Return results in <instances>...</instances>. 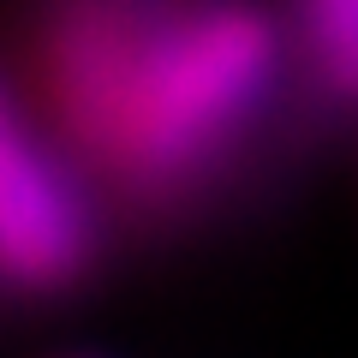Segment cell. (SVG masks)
<instances>
[{
	"label": "cell",
	"instance_id": "2",
	"mask_svg": "<svg viewBox=\"0 0 358 358\" xmlns=\"http://www.w3.org/2000/svg\"><path fill=\"white\" fill-rule=\"evenodd\" d=\"M96 263V192L0 78V293H72Z\"/></svg>",
	"mask_w": 358,
	"mask_h": 358
},
{
	"label": "cell",
	"instance_id": "3",
	"mask_svg": "<svg viewBox=\"0 0 358 358\" xmlns=\"http://www.w3.org/2000/svg\"><path fill=\"white\" fill-rule=\"evenodd\" d=\"M287 48L322 102L358 108V0H293Z\"/></svg>",
	"mask_w": 358,
	"mask_h": 358
},
{
	"label": "cell",
	"instance_id": "1",
	"mask_svg": "<svg viewBox=\"0 0 358 358\" xmlns=\"http://www.w3.org/2000/svg\"><path fill=\"white\" fill-rule=\"evenodd\" d=\"M24 66L90 192L173 209L251 143L293 48L263 0H48Z\"/></svg>",
	"mask_w": 358,
	"mask_h": 358
}]
</instances>
